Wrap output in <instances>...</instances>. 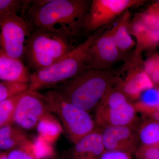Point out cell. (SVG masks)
<instances>
[{
	"label": "cell",
	"mask_w": 159,
	"mask_h": 159,
	"mask_svg": "<svg viewBox=\"0 0 159 159\" xmlns=\"http://www.w3.org/2000/svg\"><path fill=\"white\" fill-rule=\"evenodd\" d=\"M90 4L86 0L31 1L25 19L33 30L49 31L68 38L77 35L83 28Z\"/></svg>",
	"instance_id": "obj_1"
},
{
	"label": "cell",
	"mask_w": 159,
	"mask_h": 159,
	"mask_svg": "<svg viewBox=\"0 0 159 159\" xmlns=\"http://www.w3.org/2000/svg\"><path fill=\"white\" fill-rule=\"evenodd\" d=\"M120 79L119 74L109 69H87L59 85L56 90L67 101L89 111L97 107Z\"/></svg>",
	"instance_id": "obj_2"
},
{
	"label": "cell",
	"mask_w": 159,
	"mask_h": 159,
	"mask_svg": "<svg viewBox=\"0 0 159 159\" xmlns=\"http://www.w3.org/2000/svg\"><path fill=\"white\" fill-rule=\"evenodd\" d=\"M97 35H91L53 64L34 71L30 75L28 91H38L56 86L89 69L91 46Z\"/></svg>",
	"instance_id": "obj_3"
},
{
	"label": "cell",
	"mask_w": 159,
	"mask_h": 159,
	"mask_svg": "<svg viewBox=\"0 0 159 159\" xmlns=\"http://www.w3.org/2000/svg\"><path fill=\"white\" fill-rule=\"evenodd\" d=\"M72 49L65 36L49 31L33 30L24 57L29 67L36 71L53 64Z\"/></svg>",
	"instance_id": "obj_4"
},
{
	"label": "cell",
	"mask_w": 159,
	"mask_h": 159,
	"mask_svg": "<svg viewBox=\"0 0 159 159\" xmlns=\"http://www.w3.org/2000/svg\"><path fill=\"white\" fill-rule=\"evenodd\" d=\"M52 112L59 118L62 127L74 144L97 129L88 111L66 100L56 90L44 94Z\"/></svg>",
	"instance_id": "obj_5"
},
{
	"label": "cell",
	"mask_w": 159,
	"mask_h": 159,
	"mask_svg": "<svg viewBox=\"0 0 159 159\" xmlns=\"http://www.w3.org/2000/svg\"><path fill=\"white\" fill-rule=\"evenodd\" d=\"M32 31L27 21L19 16L0 17V53L22 61Z\"/></svg>",
	"instance_id": "obj_6"
},
{
	"label": "cell",
	"mask_w": 159,
	"mask_h": 159,
	"mask_svg": "<svg viewBox=\"0 0 159 159\" xmlns=\"http://www.w3.org/2000/svg\"><path fill=\"white\" fill-rule=\"evenodd\" d=\"M52 112L44 94L27 90L21 94L13 117V123L24 129H32L44 116Z\"/></svg>",
	"instance_id": "obj_7"
},
{
	"label": "cell",
	"mask_w": 159,
	"mask_h": 159,
	"mask_svg": "<svg viewBox=\"0 0 159 159\" xmlns=\"http://www.w3.org/2000/svg\"><path fill=\"white\" fill-rule=\"evenodd\" d=\"M142 0H93L86 16L83 28L93 31L105 25L127 9L141 6Z\"/></svg>",
	"instance_id": "obj_8"
},
{
	"label": "cell",
	"mask_w": 159,
	"mask_h": 159,
	"mask_svg": "<svg viewBox=\"0 0 159 159\" xmlns=\"http://www.w3.org/2000/svg\"><path fill=\"white\" fill-rule=\"evenodd\" d=\"M144 62L141 54L134 53L123 65L122 69L126 72L125 77L123 79L120 77L116 84L115 88L130 101H136L144 91L155 86L145 73Z\"/></svg>",
	"instance_id": "obj_9"
},
{
	"label": "cell",
	"mask_w": 159,
	"mask_h": 159,
	"mask_svg": "<svg viewBox=\"0 0 159 159\" xmlns=\"http://www.w3.org/2000/svg\"><path fill=\"white\" fill-rule=\"evenodd\" d=\"M124 58L114 41L111 29L97 34L91 46L89 69L107 70Z\"/></svg>",
	"instance_id": "obj_10"
},
{
	"label": "cell",
	"mask_w": 159,
	"mask_h": 159,
	"mask_svg": "<svg viewBox=\"0 0 159 159\" xmlns=\"http://www.w3.org/2000/svg\"><path fill=\"white\" fill-rule=\"evenodd\" d=\"M100 130L105 150H117L135 153L139 141L133 126L101 127Z\"/></svg>",
	"instance_id": "obj_11"
},
{
	"label": "cell",
	"mask_w": 159,
	"mask_h": 159,
	"mask_svg": "<svg viewBox=\"0 0 159 159\" xmlns=\"http://www.w3.org/2000/svg\"><path fill=\"white\" fill-rule=\"evenodd\" d=\"M137 111L130 101L120 107L106 108L96 107L95 120L96 125L100 127L131 126L137 121Z\"/></svg>",
	"instance_id": "obj_12"
},
{
	"label": "cell",
	"mask_w": 159,
	"mask_h": 159,
	"mask_svg": "<svg viewBox=\"0 0 159 159\" xmlns=\"http://www.w3.org/2000/svg\"><path fill=\"white\" fill-rule=\"evenodd\" d=\"M105 151L100 130L86 135L74 144L72 159H99Z\"/></svg>",
	"instance_id": "obj_13"
},
{
	"label": "cell",
	"mask_w": 159,
	"mask_h": 159,
	"mask_svg": "<svg viewBox=\"0 0 159 159\" xmlns=\"http://www.w3.org/2000/svg\"><path fill=\"white\" fill-rule=\"evenodd\" d=\"M29 69L22 61L0 53V80L8 82L29 84Z\"/></svg>",
	"instance_id": "obj_14"
},
{
	"label": "cell",
	"mask_w": 159,
	"mask_h": 159,
	"mask_svg": "<svg viewBox=\"0 0 159 159\" xmlns=\"http://www.w3.org/2000/svg\"><path fill=\"white\" fill-rule=\"evenodd\" d=\"M130 17V11L127 9L120 15L116 25L111 29L114 41L123 56L135 45L128 31Z\"/></svg>",
	"instance_id": "obj_15"
},
{
	"label": "cell",
	"mask_w": 159,
	"mask_h": 159,
	"mask_svg": "<svg viewBox=\"0 0 159 159\" xmlns=\"http://www.w3.org/2000/svg\"><path fill=\"white\" fill-rule=\"evenodd\" d=\"M29 139L21 129L9 124L0 127V148L10 151L18 148Z\"/></svg>",
	"instance_id": "obj_16"
},
{
	"label": "cell",
	"mask_w": 159,
	"mask_h": 159,
	"mask_svg": "<svg viewBox=\"0 0 159 159\" xmlns=\"http://www.w3.org/2000/svg\"><path fill=\"white\" fill-rule=\"evenodd\" d=\"M36 127L38 135L52 144L58 139L63 131L61 123L51 113L44 116Z\"/></svg>",
	"instance_id": "obj_17"
},
{
	"label": "cell",
	"mask_w": 159,
	"mask_h": 159,
	"mask_svg": "<svg viewBox=\"0 0 159 159\" xmlns=\"http://www.w3.org/2000/svg\"><path fill=\"white\" fill-rule=\"evenodd\" d=\"M134 105L137 112L148 117L159 111V87L154 86L144 91Z\"/></svg>",
	"instance_id": "obj_18"
},
{
	"label": "cell",
	"mask_w": 159,
	"mask_h": 159,
	"mask_svg": "<svg viewBox=\"0 0 159 159\" xmlns=\"http://www.w3.org/2000/svg\"><path fill=\"white\" fill-rule=\"evenodd\" d=\"M137 133L141 145L159 146V121L146 120L140 125Z\"/></svg>",
	"instance_id": "obj_19"
},
{
	"label": "cell",
	"mask_w": 159,
	"mask_h": 159,
	"mask_svg": "<svg viewBox=\"0 0 159 159\" xmlns=\"http://www.w3.org/2000/svg\"><path fill=\"white\" fill-rule=\"evenodd\" d=\"M31 1L0 0V17L16 15L25 19Z\"/></svg>",
	"instance_id": "obj_20"
},
{
	"label": "cell",
	"mask_w": 159,
	"mask_h": 159,
	"mask_svg": "<svg viewBox=\"0 0 159 159\" xmlns=\"http://www.w3.org/2000/svg\"><path fill=\"white\" fill-rule=\"evenodd\" d=\"M21 94L0 102V127L13 123L15 109Z\"/></svg>",
	"instance_id": "obj_21"
},
{
	"label": "cell",
	"mask_w": 159,
	"mask_h": 159,
	"mask_svg": "<svg viewBox=\"0 0 159 159\" xmlns=\"http://www.w3.org/2000/svg\"><path fill=\"white\" fill-rule=\"evenodd\" d=\"M29 84L0 81V102L28 90Z\"/></svg>",
	"instance_id": "obj_22"
},
{
	"label": "cell",
	"mask_w": 159,
	"mask_h": 159,
	"mask_svg": "<svg viewBox=\"0 0 159 159\" xmlns=\"http://www.w3.org/2000/svg\"><path fill=\"white\" fill-rule=\"evenodd\" d=\"M8 159H41L33 141L29 140L24 145L8 152Z\"/></svg>",
	"instance_id": "obj_23"
},
{
	"label": "cell",
	"mask_w": 159,
	"mask_h": 159,
	"mask_svg": "<svg viewBox=\"0 0 159 159\" xmlns=\"http://www.w3.org/2000/svg\"><path fill=\"white\" fill-rule=\"evenodd\" d=\"M139 14L147 28L159 29V1L152 3L145 11Z\"/></svg>",
	"instance_id": "obj_24"
},
{
	"label": "cell",
	"mask_w": 159,
	"mask_h": 159,
	"mask_svg": "<svg viewBox=\"0 0 159 159\" xmlns=\"http://www.w3.org/2000/svg\"><path fill=\"white\" fill-rule=\"evenodd\" d=\"M159 45V29L148 28L139 48L135 53L141 54L144 51L154 50Z\"/></svg>",
	"instance_id": "obj_25"
},
{
	"label": "cell",
	"mask_w": 159,
	"mask_h": 159,
	"mask_svg": "<svg viewBox=\"0 0 159 159\" xmlns=\"http://www.w3.org/2000/svg\"><path fill=\"white\" fill-rule=\"evenodd\" d=\"M148 28L145 25L139 17V13L135 14L129 24L128 31L131 36L136 40V48H139Z\"/></svg>",
	"instance_id": "obj_26"
},
{
	"label": "cell",
	"mask_w": 159,
	"mask_h": 159,
	"mask_svg": "<svg viewBox=\"0 0 159 159\" xmlns=\"http://www.w3.org/2000/svg\"><path fill=\"white\" fill-rule=\"evenodd\" d=\"M145 73L155 86H159V54L151 55L144 62Z\"/></svg>",
	"instance_id": "obj_27"
},
{
	"label": "cell",
	"mask_w": 159,
	"mask_h": 159,
	"mask_svg": "<svg viewBox=\"0 0 159 159\" xmlns=\"http://www.w3.org/2000/svg\"><path fill=\"white\" fill-rule=\"evenodd\" d=\"M33 142L41 159H47L54 155L52 144L42 137L38 136Z\"/></svg>",
	"instance_id": "obj_28"
},
{
	"label": "cell",
	"mask_w": 159,
	"mask_h": 159,
	"mask_svg": "<svg viewBox=\"0 0 159 159\" xmlns=\"http://www.w3.org/2000/svg\"><path fill=\"white\" fill-rule=\"evenodd\" d=\"M135 154L138 159H159V146L141 145Z\"/></svg>",
	"instance_id": "obj_29"
},
{
	"label": "cell",
	"mask_w": 159,
	"mask_h": 159,
	"mask_svg": "<svg viewBox=\"0 0 159 159\" xmlns=\"http://www.w3.org/2000/svg\"><path fill=\"white\" fill-rule=\"evenodd\" d=\"M132 155L121 151L105 150L99 159H132Z\"/></svg>",
	"instance_id": "obj_30"
},
{
	"label": "cell",
	"mask_w": 159,
	"mask_h": 159,
	"mask_svg": "<svg viewBox=\"0 0 159 159\" xmlns=\"http://www.w3.org/2000/svg\"><path fill=\"white\" fill-rule=\"evenodd\" d=\"M0 159H8V152H2L0 154Z\"/></svg>",
	"instance_id": "obj_31"
},
{
	"label": "cell",
	"mask_w": 159,
	"mask_h": 159,
	"mask_svg": "<svg viewBox=\"0 0 159 159\" xmlns=\"http://www.w3.org/2000/svg\"><path fill=\"white\" fill-rule=\"evenodd\" d=\"M1 148H0V154H1V153H2V152H1Z\"/></svg>",
	"instance_id": "obj_32"
}]
</instances>
